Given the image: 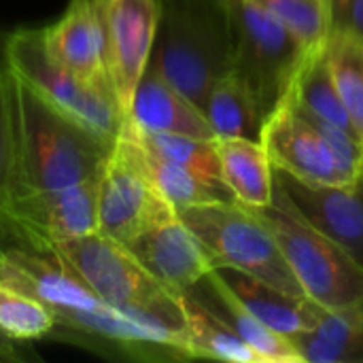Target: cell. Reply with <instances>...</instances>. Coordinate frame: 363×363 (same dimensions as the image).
<instances>
[{
    "mask_svg": "<svg viewBox=\"0 0 363 363\" xmlns=\"http://www.w3.org/2000/svg\"><path fill=\"white\" fill-rule=\"evenodd\" d=\"M272 232L306 298L338 308L363 300V268L330 236L308 223L277 189L272 204L251 208Z\"/></svg>",
    "mask_w": 363,
    "mask_h": 363,
    "instance_id": "3",
    "label": "cell"
},
{
    "mask_svg": "<svg viewBox=\"0 0 363 363\" xmlns=\"http://www.w3.org/2000/svg\"><path fill=\"white\" fill-rule=\"evenodd\" d=\"M149 66L204 111L211 87L234 66L228 0H157Z\"/></svg>",
    "mask_w": 363,
    "mask_h": 363,
    "instance_id": "2",
    "label": "cell"
},
{
    "mask_svg": "<svg viewBox=\"0 0 363 363\" xmlns=\"http://www.w3.org/2000/svg\"><path fill=\"white\" fill-rule=\"evenodd\" d=\"M57 330L55 315L36 296L0 279V332L15 340H38Z\"/></svg>",
    "mask_w": 363,
    "mask_h": 363,
    "instance_id": "26",
    "label": "cell"
},
{
    "mask_svg": "<svg viewBox=\"0 0 363 363\" xmlns=\"http://www.w3.org/2000/svg\"><path fill=\"white\" fill-rule=\"evenodd\" d=\"M185 319V342L189 359H215L225 363H266L232 325L191 291L179 294Z\"/></svg>",
    "mask_w": 363,
    "mask_h": 363,
    "instance_id": "19",
    "label": "cell"
},
{
    "mask_svg": "<svg viewBox=\"0 0 363 363\" xmlns=\"http://www.w3.org/2000/svg\"><path fill=\"white\" fill-rule=\"evenodd\" d=\"M2 272H4V247L0 245V279H2Z\"/></svg>",
    "mask_w": 363,
    "mask_h": 363,
    "instance_id": "31",
    "label": "cell"
},
{
    "mask_svg": "<svg viewBox=\"0 0 363 363\" xmlns=\"http://www.w3.org/2000/svg\"><path fill=\"white\" fill-rule=\"evenodd\" d=\"M332 30L353 34L363 40V0H334Z\"/></svg>",
    "mask_w": 363,
    "mask_h": 363,
    "instance_id": "29",
    "label": "cell"
},
{
    "mask_svg": "<svg viewBox=\"0 0 363 363\" xmlns=\"http://www.w3.org/2000/svg\"><path fill=\"white\" fill-rule=\"evenodd\" d=\"M272 11L285 28L298 38V43L313 51L325 45L332 32L334 0H259Z\"/></svg>",
    "mask_w": 363,
    "mask_h": 363,
    "instance_id": "27",
    "label": "cell"
},
{
    "mask_svg": "<svg viewBox=\"0 0 363 363\" xmlns=\"http://www.w3.org/2000/svg\"><path fill=\"white\" fill-rule=\"evenodd\" d=\"M125 123L132 130V134L136 136V140L151 153H155L164 160H170L208 181L223 183L221 162H219L217 149L213 145V138L204 140V138H194V136H183V134L143 132L130 119H125Z\"/></svg>",
    "mask_w": 363,
    "mask_h": 363,
    "instance_id": "25",
    "label": "cell"
},
{
    "mask_svg": "<svg viewBox=\"0 0 363 363\" xmlns=\"http://www.w3.org/2000/svg\"><path fill=\"white\" fill-rule=\"evenodd\" d=\"M0 245H2V232H0Z\"/></svg>",
    "mask_w": 363,
    "mask_h": 363,
    "instance_id": "32",
    "label": "cell"
},
{
    "mask_svg": "<svg viewBox=\"0 0 363 363\" xmlns=\"http://www.w3.org/2000/svg\"><path fill=\"white\" fill-rule=\"evenodd\" d=\"M100 9L115 98L128 117L153 55L160 4L157 0H100Z\"/></svg>",
    "mask_w": 363,
    "mask_h": 363,
    "instance_id": "11",
    "label": "cell"
},
{
    "mask_svg": "<svg viewBox=\"0 0 363 363\" xmlns=\"http://www.w3.org/2000/svg\"><path fill=\"white\" fill-rule=\"evenodd\" d=\"M289 340L304 363L353 359L363 351V300L338 308H328L315 302L313 328L289 336Z\"/></svg>",
    "mask_w": 363,
    "mask_h": 363,
    "instance_id": "17",
    "label": "cell"
},
{
    "mask_svg": "<svg viewBox=\"0 0 363 363\" xmlns=\"http://www.w3.org/2000/svg\"><path fill=\"white\" fill-rule=\"evenodd\" d=\"M172 294L191 291L217 266L202 240L177 215L125 245Z\"/></svg>",
    "mask_w": 363,
    "mask_h": 363,
    "instance_id": "14",
    "label": "cell"
},
{
    "mask_svg": "<svg viewBox=\"0 0 363 363\" xmlns=\"http://www.w3.org/2000/svg\"><path fill=\"white\" fill-rule=\"evenodd\" d=\"M43 43L60 66L115 96L100 0H70L62 17L43 28Z\"/></svg>",
    "mask_w": 363,
    "mask_h": 363,
    "instance_id": "13",
    "label": "cell"
},
{
    "mask_svg": "<svg viewBox=\"0 0 363 363\" xmlns=\"http://www.w3.org/2000/svg\"><path fill=\"white\" fill-rule=\"evenodd\" d=\"M9 225L13 238L40 253L98 232V179L15 198L9 208Z\"/></svg>",
    "mask_w": 363,
    "mask_h": 363,
    "instance_id": "9",
    "label": "cell"
},
{
    "mask_svg": "<svg viewBox=\"0 0 363 363\" xmlns=\"http://www.w3.org/2000/svg\"><path fill=\"white\" fill-rule=\"evenodd\" d=\"M230 291L259 321L283 336L311 330L315 323V302L311 298H294L279 287L236 268H215Z\"/></svg>",
    "mask_w": 363,
    "mask_h": 363,
    "instance_id": "16",
    "label": "cell"
},
{
    "mask_svg": "<svg viewBox=\"0 0 363 363\" xmlns=\"http://www.w3.org/2000/svg\"><path fill=\"white\" fill-rule=\"evenodd\" d=\"M11 202L100 177L111 145L51 108L11 66L4 72Z\"/></svg>",
    "mask_w": 363,
    "mask_h": 363,
    "instance_id": "1",
    "label": "cell"
},
{
    "mask_svg": "<svg viewBox=\"0 0 363 363\" xmlns=\"http://www.w3.org/2000/svg\"><path fill=\"white\" fill-rule=\"evenodd\" d=\"M228 6L234 38L232 70L251 87L268 117L308 51L259 0H228Z\"/></svg>",
    "mask_w": 363,
    "mask_h": 363,
    "instance_id": "7",
    "label": "cell"
},
{
    "mask_svg": "<svg viewBox=\"0 0 363 363\" xmlns=\"http://www.w3.org/2000/svg\"><path fill=\"white\" fill-rule=\"evenodd\" d=\"M213 145L221 162V179L236 202L247 208H264L274 200V168L259 140L215 136Z\"/></svg>",
    "mask_w": 363,
    "mask_h": 363,
    "instance_id": "18",
    "label": "cell"
},
{
    "mask_svg": "<svg viewBox=\"0 0 363 363\" xmlns=\"http://www.w3.org/2000/svg\"><path fill=\"white\" fill-rule=\"evenodd\" d=\"M202 283L211 289V294L217 300L215 308L230 325L232 330L251 347L255 349L262 359L266 363H304L300 353L294 349L291 340L279 332H274L272 328H268L264 321H259L249 308L242 306V302L230 291V287L219 279V274L213 270L211 274H206L202 279Z\"/></svg>",
    "mask_w": 363,
    "mask_h": 363,
    "instance_id": "21",
    "label": "cell"
},
{
    "mask_svg": "<svg viewBox=\"0 0 363 363\" xmlns=\"http://www.w3.org/2000/svg\"><path fill=\"white\" fill-rule=\"evenodd\" d=\"M125 128H128V123H125ZM130 134H132V130H130ZM134 140H136V136H134ZM136 145H138L140 162H143L149 179L177 211L187 208V206L219 202V200H236L223 183L208 181L170 160L160 157V155L151 153L149 149H145L138 140H136Z\"/></svg>",
    "mask_w": 363,
    "mask_h": 363,
    "instance_id": "23",
    "label": "cell"
},
{
    "mask_svg": "<svg viewBox=\"0 0 363 363\" xmlns=\"http://www.w3.org/2000/svg\"><path fill=\"white\" fill-rule=\"evenodd\" d=\"M128 119L143 132L183 134L204 140L215 138L204 111L151 66L136 87Z\"/></svg>",
    "mask_w": 363,
    "mask_h": 363,
    "instance_id": "15",
    "label": "cell"
},
{
    "mask_svg": "<svg viewBox=\"0 0 363 363\" xmlns=\"http://www.w3.org/2000/svg\"><path fill=\"white\" fill-rule=\"evenodd\" d=\"M21 355L17 351V342L6 338L2 332H0V362H19Z\"/></svg>",
    "mask_w": 363,
    "mask_h": 363,
    "instance_id": "30",
    "label": "cell"
},
{
    "mask_svg": "<svg viewBox=\"0 0 363 363\" xmlns=\"http://www.w3.org/2000/svg\"><path fill=\"white\" fill-rule=\"evenodd\" d=\"M172 217L177 208L149 179L138 145L123 123L98 177V232L128 245Z\"/></svg>",
    "mask_w": 363,
    "mask_h": 363,
    "instance_id": "8",
    "label": "cell"
},
{
    "mask_svg": "<svg viewBox=\"0 0 363 363\" xmlns=\"http://www.w3.org/2000/svg\"><path fill=\"white\" fill-rule=\"evenodd\" d=\"M259 143L268 151L272 168L294 174L296 179L319 185L353 183L336 164L317 121L296 106L289 94H285L268 113Z\"/></svg>",
    "mask_w": 363,
    "mask_h": 363,
    "instance_id": "10",
    "label": "cell"
},
{
    "mask_svg": "<svg viewBox=\"0 0 363 363\" xmlns=\"http://www.w3.org/2000/svg\"><path fill=\"white\" fill-rule=\"evenodd\" d=\"M291 100L306 113L330 121L334 125H340L345 130L355 132L347 108L338 96V89L334 85L328 57H325V45L308 51L287 89Z\"/></svg>",
    "mask_w": 363,
    "mask_h": 363,
    "instance_id": "22",
    "label": "cell"
},
{
    "mask_svg": "<svg viewBox=\"0 0 363 363\" xmlns=\"http://www.w3.org/2000/svg\"><path fill=\"white\" fill-rule=\"evenodd\" d=\"M177 215L202 240L217 268H236L294 298H306L272 232L251 208L236 200H219L179 208Z\"/></svg>",
    "mask_w": 363,
    "mask_h": 363,
    "instance_id": "5",
    "label": "cell"
},
{
    "mask_svg": "<svg viewBox=\"0 0 363 363\" xmlns=\"http://www.w3.org/2000/svg\"><path fill=\"white\" fill-rule=\"evenodd\" d=\"M325 57L338 96L363 147V40L332 30L325 40Z\"/></svg>",
    "mask_w": 363,
    "mask_h": 363,
    "instance_id": "24",
    "label": "cell"
},
{
    "mask_svg": "<svg viewBox=\"0 0 363 363\" xmlns=\"http://www.w3.org/2000/svg\"><path fill=\"white\" fill-rule=\"evenodd\" d=\"M6 60L9 66L51 108L79 123L106 145H115L128 119L117 98L60 66L45 49L43 28H21L9 32Z\"/></svg>",
    "mask_w": 363,
    "mask_h": 363,
    "instance_id": "6",
    "label": "cell"
},
{
    "mask_svg": "<svg viewBox=\"0 0 363 363\" xmlns=\"http://www.w3.org/2000/svg\"><path fill=\"white\" fill-rule=\"evenodd\" d=\"M204 115L215 136H238L259 140L266 115L251 87L234 72L215 81L204 104Z\"/></svg>",
    "mask_w": 363,
    "mask_h": 363,
    "instance_id": "20",
    "label": "cell"
},
{
    "mask_svg": "<svg viewBox=\"0 0 363 363\" xmlns=\"http://www.w3.org/2000/svg\"><path fill=\"white\" fill-rule=\"evenodd\" d=\"M49 253L66 262L106 304L147 313L185 332L179 294L164 287L123 242L102 232H91L62 242Z\"/></svg>",
    "mask_w": 363,
    "mask_h": 363,
    "instance_id": "4",
    "label": "cell"
},
{
    "mask_svg": "<svg viewBox=\"0 0 363 363\" xmlns=\"http://www.w3.org/2000/svg\"><path fill=\"white\" fill-rule=\"evenodd\" d=\"M6 38H9V32L0 30V232H2V238L11 236V225H9L11 164H9V136H6V113H4V72L9 68Z\"/></svg>",
    "mask_w": 363,
    "mask_h": 363,
    "instance_id": "28",
    "label": "cell"
},
{
    "mask_svg": "<svg viewBox=\"0 0 363 363\" xmlns=\"http://www.w3.org/2000/svg\"><path fill=\"white\" fill-rule=\"evenodd\" d=\"M274 189L363 268V172L353 183L319 185L274 168Z\"/></svg>",
    "mask_w": 363,
    "mask_h": 363,
    "instance_id": "12",
    "label": "cell"
}]
</instances>
